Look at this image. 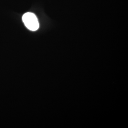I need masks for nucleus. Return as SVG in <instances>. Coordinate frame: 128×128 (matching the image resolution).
<instances>
[{"label":"nucleus","mask_w":128,"mask_h":128,"mask_svg":"<svg viewBox=\"0 0 128 128\" xmlns=\"http://www.w3.org/2000/svg\"><path fill=\"white\" fill-rule=\"evenodd\" d=\"M22 20L26 26L32 31H36L39 28V24L36 17L33 13L28 12L22 16Z\"/></svg>","instance_id":"nucleus-1"}]
</instances>
